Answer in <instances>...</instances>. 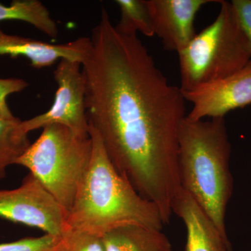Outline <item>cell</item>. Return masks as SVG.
<instances>
[{"mask_svg": "<svg viewBox=\"0 0 251 251\" xmlns=\"http://www.w3.org/2000/svg\"><path fill=\"white\" fill-rule=\"evenodd\" d=\"M106 251H173L162 229L138 225L112 229L103 236Z\"/></svg>", "mask_w": 251, "mask_h": 251, "instance_id": "7c38bea8", "label": "cell"}, {"mask_svg": "<svg viewBox=\"0 0 251 251\" xmlns=\"http://www.w3.org/2000/svg\"><path fill=\"white\" fill-rule=\"evenodd\" d=\"M181 92L193 105L186 115L188 120L225 117L227 112L251 104V61L230 76Z\"/></svg>", "mask_w": 251, "mask_h": 251, "instance_id": "ba28073f", "label": "cell"}, {"mask_svg": "<svg viewBox=\"0 0 251 251\" xmlns=\"http://www.w3.org/2000/svg\"><path fill=\"white\" fill-rule=\"evenodd\" d=\"M68 214L30 173L18 188L0 190V219L60 237L67 228Z\"/></svg>", "mask_w": 251, "mask_h": 251, "instance_id": "52a82bcc", "label": "cell"}, {"mask_svg": "<svg viewBox=\"0 0 251 251\" xmlns=\"http://www.w3.org/2000/svg\"><path fill=\"white\" fill-rule=\"evenodd\" d=\"M178 175L181 189L196 201L223 235L233 179L231 145L225 117L192 121L185 117L179 130Z\"/></svg>", "mask_w": 251, "mask_h": 251, "instance_id": "3957f363", "label": "cell"}, {"mask_svg": "<svg viewBox=\"0 0 251 251\" xmlns=\"http://www.w3.org/2000/svg\"><path fill=\"white\" fill-rule=\"evenodd\" d=\"M89 134L92 141V158L68 214L66 229L103 237L111 229L127 225L163 229L165 224L158 208L119 174L100 135L90 123Z\"/></svg>", "mask_w": 251, "mask_h": 251, "instance_id": "7a4b0ae2", "label": "cell"}, {"mask_svg": "<svg viewBox=\"0 0 251 251\" xmlns=\"http://www.w3.org/2000/svg\"><path fill=\"white\" fill-rule=\"evenodd\" d=\"M21 121L16 117L11 120L0 117V181L6 177L8 167L16 165L30 146L28 135L20 128Z\"/></svg>", "mask_w": 251, "mask_h": 251, "instance_id": "5bb4252c", "label": "cell"}, {"mask_svg": "<svg viewBox=\"0 0 251 251\" xmlns=\"http://www.w3.org/2000/svg\"><path fill=\"white\" fill-rule=\"evenodd\" d=\"M92 155L90 137L82 138L64 126L52 125L43 128L16 165L29 170L69 213Z\"/></svg>", "mask_w": 251, "mask_h": 251, "instance_id": "5b68a950", "label": "cell"}, {"mask_svg": "<svg viewBox=\"0 0 251 251\" xmlns=\"http://www.w3.org/2000/svg\"><path fill=\"white\" fill-rule=\"evenodd\" d=\"M60 237L45 234L41 237L23 238L0 244V251H55Z\"/></svg>", "mask_w": 251, "mask_h": 251, "instance_id": "e0dca14e", "label": "cell"}, {"mask_svg": "<svg viewBox=\"0 0 251 251\" xmlns=\"http://www.w3.org/2000/svg\"><path fill=\"white\" fill-rule=\"evenodd\" d=\"M90 44V38L80 37L66 44H54L23 36L11 35L0 29V55L13 58L25 57L36 69L50 67L59 59L82 64Z\"/></svg>", "mask_w": 251, "mask_h": 251, "instance_id": "30bf717a", "label": "cell"}, {"mask_svg": "<svg viewBox=\"0 0 251 251\" xmlns=\"http://www.w3.org/2000/svg\"><path fill=\"white\" fill-rule=\"evenodd\" d=\"M173 213L186 226L184 251H232L228 237L219 232L202 208L183 189L175 200Z\"/></svg>", "mask_w": 251, "mask_h": 251, "instance_id": "8fae6325", "label": "cell"}, {"mask_svg": "<svg viewBox=\"0 0 251 251\" xmlns=\"http://www.w3.org/2000/svg\"><path fill=\"white\" fill-rule=\"evenodd\" d=\"M153 29L165 49L179 52L196 35L198 11L211 0H145Z\"/></svg>", "mask_w": 251, "mask_h": 251, "instance_id": "9c48e42d", "label": "cell"}, {"mask_svg": "<svg viewBox=\"0 0 251 251\" xmlns=\"http://www.w3.org/2000/svg\"><path fill=\"white\" fill-rule=\"evenodd\" d=\"M121 18L115 27L122 34L134 35L138 31L151 37L155 35L152 21L145 0H117Z\"/></svg>", "mask_w": 251, "mask_h": 251, "instance_id": "9a60e30c", "label": "cell"}, {"mask_svg": "<svg viewBox=\"0 0 251 251\" xmlns=\"http://www.w3.org/2000/svg\"><path fill=\"white\" fill-rule=\"evenodd\" d=\"M82 69L89 123L112 165L169 221L181 190L178 136L186 113L181 89L170 83L137 34L117 30L104 8Z\"/></svg>", "mask_w": 251, "mask_h": 251, "instance_id": "6da1fadb", "label": "cell"}, {"mask_svg": "<svg viewBox=\"0 0 251 251\" xmlns=\"http://www.w3.org/2000/svg\"><path fill=\"white\" fill-rule=\"evenodd\" d=\"M215 21L179 54L181 91L230 76L251 61V49L231 1L218 0Z\"/></svg>", "mask_w": 251, "mask_h": 251, "instance_id": "277c9868", "label": "cell"}, {"mask_svg": "<svg viewBox=\"0 0 251 251\" xmlns=\"http://www.w3.org/2000/svg\"><path fill=\"white\" fill-rule=\"evenodd\" d=\"M27 87V82L23 79L0 78V117L7 120L14 118L8 106L6 98L10 94L22 92Z\"/></svg>", "mask_w": 251, "mask_h": 251, "instance_id": "ac0fdd59", "label": "cell"}, {"mask_svg": "<svg viewBox=\"0 0 251 251\" xmlns=\"http://www.w3.org/2000/svg\"><path fill=\"white\" fill-rule=\"evenodd\" d=\"M20 21L29 23L51 38L58 34L57 23L39 0H15L9 6L0 3V22Z\"/></svg>", "mask_w": 251, "mask_h": 251, "instance_id": "4fadbf2b", "label": "cell"}, {"mask_svg": "<svg viewBox=\"0 0 251 251\" xmlns=\"http://www.w3.org/2000/svg\"><path fill=\"white\" fill-rule=\"evenodd\" d=\"M231 4L251 49V0H232Z\"/></svg>", "mask_w": 251, "mask_h": 251, "instance_id": "d6986e66", "label": "cell"}, {"mask_svg": "<svg viewBox=\"0 0 251 251\" xmlns=\"http://www.w3.org/2000/svg\"><path fill=\"white\" fill-rule=\"evenodd\" d=\"M55 251H106L103 237L85 231L67 229Z\"/></svg>", "mask_w": 251, "mask_h": 251, "instance_id": "2e32d148", "label": "cell"}, {"mask_svg": "<svg viewBox=\"0 0 251 251\" xmlns=\"http://www.w3.org/2000/svg\"><path fill=\"white\" fill-rule=\"evenodd\" d=\"M57 90L53 104L47 112L21 121L20 128L27 134L48 126L67 127L82 138H89V120L85 105V78L82 64L61 59L54 72Z\"/></svg>", "mask_w": 251, "mask_h": 251, "instance_id": "8992f818", "label": "cell"}]
</instances>
